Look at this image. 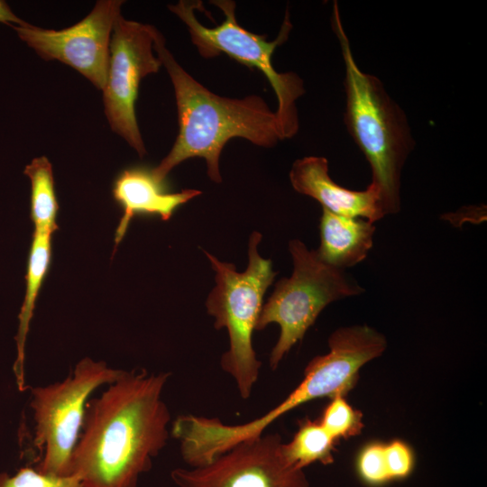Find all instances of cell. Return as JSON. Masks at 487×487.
Listing matches in <instances>:
<instances>
[{
  "mask_svg": "<svg viewBox=\"0 0 487 487\" xmlns=\"http://www.w3.org/2000/svg\"><path fill=\"white\" fill-rule=\"evenodd\" d=\"M355 467L361 481L370 487H381L391 481L384 443L372 441L364 445L356 456Z\"/></svg>",
  "mask_w": 487,
  "mask_h": 487,
  "instance_id": "19",
  "label": "cell"
},
{
  "mask_svg": "<svg viewBox=\"0 0 487 487\" xmlns=\"http://www.w3.org/2000/svg\"><path fill=\"white\" fill-rule=\"evenodd\" d=\"M23 173L31 182V218L34 231L53 234L59 227V205L55 193L52 166L45 156L34 158Z\"/></svg>",
  "mask_w": 487,
  "mask_h": 487,
  "instance_id": "16",
  "label": "cell"
},
{
  "mask_svg": "<svg viewBox=\"0 0 487 487\" xmlns=\"http://www.w3.org/2000/svg\"><path fill=\"white\" fill-rule=\"evenodd\" d=\"M170 372L124 371L87 403L70 475L85 487H137L166 446L171 420L162 392Z\"/></svg>",
  "mask_w": 487,
  "mask_h": 487,
  "instance_id": "1",
  "label": "cell"
},
{
  "mask_svg": "<svg viewBox=\"0 0 487 487\" xmlns=\"http://www.w3.org/2000/svg\"><path fill=\"white\" fill-rule=\"evenodd\" d=\"M322 209L320 245L315 250L318 259L342 271L363 262L373 245L374 223Z\"/></svg>",
  "mask_w": 487,
  "mask_h": 487,
  "instance_id": "14",
  "label": "cell"
},
{
  "mask_svg": "<svg viewBox=\"0 0 487 487\" xmlns=\"http://www.w3.org/2000/svg\"><path fill=\"white\" fill-rule=\"evenodd\" d=\"M211 3L225 15L224 22L213 28L203 25L195 15V10L202 5L201 2L180 0L175 5H169L168 8L187 25L191 41L202 57L209 59L224 53L262 72L278 100L275 115L281 139L293 137L299 130L296 102L305 92L303 81L293 72L276 71L271 61L274 51L287 41L292 29L289 12H286L276 39L267 41L266 35L253 33L238 23L234 1L216 0Z\"/></svg>",
  "mask_w": 487,
  "mask_h": 487,
  "instance_id": "5",
  "label": "cell"
},
{
  "mask_svg": "<svg viewBox=\"0 0 487 487\" xmlns=\"http://www.w3.org/2000/svg\"><path fill=\"white\" fill-rule=\"evenodd\" d=\"M328 346L327 354L308 363L297 388L270 411L244 424H222L217 431L222 446L229 448L259 436L279 418L308 401L345 396L354 388L360 369L383 354L387 341L369 326H352L334 331Z\"/></svg>",
  "mask_w": 487,
  "mask_h": 487,
  "instance_id": "8",
  "label": "cell"
},
{
  "mask_svg": "<svg viewBox=\"0 0 487 487\" xmlns=\"http://www.w3.org/2000/svg\"><path fill=\"white\" fill-rule=\"evenodd\" d=\"M0 487H85L75 475L51 476L36 468L22 467L14 474L0 473Z\"/></svg>",
  "mask_w": 487,
  "mask_h": 487,
  "instance_id": "20",
  "label": "cell"
},
{
  "mask_svg": "<svg viewBox=\"0 0 487 487\" xmlns=\"http://www.w3.org/2000/svg\"><path fill=\"white\" fill-rule=\"evenodd\" d=\"M278 433L242 441L198 467L176 468L178 487H309L302 469L287 462Z\"/></svg>",
  "mask_w": 487,
  "mask_h": 487,
  "instance_id": "10",
  "label": "cell"
},
{
  "mask_svg": "<svg viewBox=\"0 0 487 487\" xmlns=\"http://www.w3.org/2000/svg\"><path fill=\"white\" fill-rule=\"evenodd\" d=\"M289 251L293 261L292 274L275 284L255 327L262 331L272 323L280 326L269 359L271 370H276L283 357L302 340L327 305L364 291L345 271L323 262L315 250H308L301 241L291 240Z\"/></svg>",
  "mask_w": 487,
  "mask_h": 487,
  "instance_id": "6",
  "label": "cell"
},
{
  "mask_svg": "<svg viewBox=\"0 0 487 487\" xmlns=\"http://www.w3.org/2000/svg\"><path fill=\"white\" fill-rule=\"evenodd\" d=\"M333 29L345 63L346 128L371 165L372 180L380 190L384 215L400 207V174L413 148L405 114L388 95L381 80L357 66L343 27L336 2Z\"/></svg>",
  "mask_w": 487,
  "mask_h": 487,
  "instance_id": "3",
  "label": "cell"
},
{
  "mask_svg": "<svg viewBox=\"0 0 487 487\" xmlns=\"http://www.w3.org/2000/svg\"><path fill=\"white\" fill-rule=\"evenodd\" d=\"M153 50L171 80L178 114L179 133L170 152L152 169L163 183L170 171L190 158H203L209 179L222 182L219 158L225 144L241 137L261 147H273L282 140L275 112L259 96L229 98L214 94L190 76L166 48L157 31Z\"/></svg>",
  "mask_w": 487,
  "mask_h": 487,
  "instance_id": "2",
  "label": "cell"
},
{
  "mask_svg": "<svg viewBox=\"0 0 487 487\" xmlns=\"http://www.w3.org/2000/svg\"><path fill=\"white\" fill-rule=\"evenodd\" d=\"M201 194L200 190L188 188L168 193L163 183L152 175V169L132 168L122 171L116 178L113 196L123 208V216L115 232V246L124 236L129 224L136 215L159 216L169 220L181 205Z\"/></svg>",
  "mask_w": 487,
  "mask_h": 487,
  "instance_id": "13",
  "label": "cell"
},
{
  "mask_svg": "<svg viewBox=\"0 0 487 487\" xmlns=\"http://www.w3.org/2000/svg\"><path fill=\"white\" fill-rule=\"evenodd\" d=\"M157 29L127 20L120 14L114 24L103 102L111 129L136 151L146 153L138 127L135 104L141 80L159 71L161 62L154 55Z\"/></svg>",
  "mask_w": 487,
  "mask_h": 487,
  "instance_id": "9",
  "label": "cell"
},
{
  "mask_svg": "<svg viewBox=\"0 0 487 487\" xmlns=\"http://www.w3.org/2000/svg\"><path fill=\"white\" fill-rule=\"evenodd\" d=\"M262 234L254 231L248 244V265L240 272L234 264L219 261L204 252L215 271L216 286L206 300L214 326L225 328L229 348L220 359L221 369L234 381L242 399L251 397L260 375L262 363L253 345V334L262 308L263 296L277 272L271 261L258 251Z\"/></svg>",
  "mask_w": 487,
  "mask_h": 487,
  "instance_id": "4",
  "label": "cell"
},
{
  "mask_svg": "<svg viewBox=\"0 0 487 487\" xmlns=\"http://www.w3.org/2000/svg\"><path fill=\"white\" fill-rule=\"evenodd\" d=\"M384 452L391 481L402 480L411 474L415 466V455L406 442L395 439L384 444Z\"/></svg>",
  "mask_w": 487,
  "mask_h": 487,
  "instance_id": "21",
  "label": "cell"
},
{
  "mask_svg": "<svg viewBox=\"0 0 487 487\" xmlns=\"http://www.w3.org/2000/svg\"><path fill=\"white\" fill-rule=\"evenodd\" d=\"M0 23L7 25H22L26 22L19 18L5 1L0 0Z\"/></svg>",
  "mask_w": 487,
  "mask_h": 487,
  "instance_id": "22",
  "label": "cell"
},
{
  "mask_svg": "<svg viewBox=\"0 0 487 487\" xmlns=\"http://www.w3.org/2000/svg\"><path fill=\"white\" fill-rule=\"evenodd\" d=\"M293 188L308 196L334 214L359 217L372 223L385 215L379 188L372 183L365 190L345 188L328 174V161L321 156H307L297 160L289 171Z\"/></svg>",
  "mask_w": 487,
  "mask_h": 487,
  "instance_id": "12",
  "label": "cell"
},
{
  "mask_svg": "<svg viewBox=\"0 0 487 487\" xmlns=\"http://www.w3.org/2000/svg\"><path fill=\"white\" fill-rule=\"evenodd\" d=\"M124 370L85 357L62 381L31 389L36 469L47 475H70V463L84 423L86 407L98 388L116 381Z\"/></svg>",
  "mask_w": 487,
  "mask_h": 487,
  "instance_id": "7",
  "label": "cell"
},
{
  "mask_svg": "<svg viewBox=\"0 0 487 487\" xmlns=\"http://www.w3.org/2000/svg\"><path fill=\"white\" fill-rule=\"evenodd\" d=\"M335 443L319 421L307 418L299 424L292 440L282 444L281 450L289 464L303 470L317 462L332 464Z\"/></svg>",
  "mask_w": 487,
  "mask_h": 487,
  "instance_id": "17",
  "label": "cell"
},
{
  "mask_svg": "<svg viewBox=\"0 0 487 487\" xmlns=\"http://www.w3.org/2000/svg\"><path fill=\"white\" fill-rule=\"evenodd\" d=\"M51 234L34 231L29 253L25 275V295L18 315L19 324L15 336L17 356L14 364L16 383L21 391L27 388L24 379L25 342L33 316L35 301L50 266Z\"/></svg>",
  "mask_w": 487,
  "mask_h": 487,
  "instance_id": "15",
  "label": "cell"
},
{
  "mask_svg": "<svg viewBox=\"0 0 487 487\" xmlns=\"http://www.w3.org/2000/svg\"><path fill=\"white\" fill-rule=\"evenodd\" d=\"M124 3L122 0H99L85 18L59 31L28 23L12 28L41 58L70 66L103 90L107 76L111 34Z\"/></svg>",
  "mask_w": 487,
  "mask_h": 487,
  "instance_id": "11",
  "label": "cell"
},
{
  "mask_svg": "<svg viewBox=\"0 0 487 487\" xmlns=\"http://www.w3.org/2000/svg\"><path fill=\"white\" fill-rule=\"evenodd\" d=\"M318 421L335 442L360 434L363 427L362 412L354 409L345 396L330 399Z\"/></svg>",
  "mask_w": 487,
  "mask_h": 487,
  "instance_id": "18",
  "label": "cell"
}]
</instances>
